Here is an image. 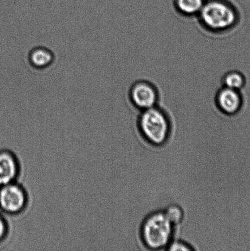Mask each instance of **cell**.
Segmentation results:
<instances>
[{"label": "cell", "mask_w": 250, "mask_h": 251, "mask_svg": "<svg viewBox=\"0 0 250 251\" xmlns=\"http://www.w3.org/2000/svg\"><path fill=\"white\" fill-rule=\"evenodd\" d=\"M215 112L224 121L231 123L238 119L244 109L245 99L242 90L220 87L214 95Z\"/></svg>", "instance_id": "5b68a950"}, {"label": "cell", "mask_w": 250, "mask_h": 251, "mask_svg": "<svg viewBox=\"0 0 250 251\" xmlns=\"http://www.w3.org/2000/svg\"><path fill=\"white\" fill-rule=\"evenodd\" d=\"M128 101L136 114L162 104V94L159 86L153 81L138 79L130 86Z\"/></svg>", "instance_id": "277c9868"}, {"label": "cell", "mask_w": 250, "mask_h": 251, "mask_svg": "<svg viewBox=\"0 0 250 251\" xmlns=\"http://www.w3.org/2000/svg\"><path fill=\"white\" fill-rule=\"evenodd\" d=\"M55 56L50 49L38 46L31 49L28 55L29 64L38 70H44L52 65Z\"/></svg>", "instance_id": "9c48e42d"}, {"label": "cell", "mask_w": 250, "mask_h": 251, "mask_svg": "<svg viewBox=\"0 0 250 251\" xmlns=\"http://www.w3.org/2000/svg\"><path fill=\"white\" fill-rule=\"evenodd\" d=\"M241 12L231 0H206L197 17L200 28L210 36L227 35L241 24Z\"/></svg>", "instance_id": "6da1fadb"}, {"label": "cell", "mask_w": 250, "mask_h": 251, "mask_svg": "<svg viewBox=\"0 0 250 251\" xmlns=\"http://www.w3.org/2000/svg\"><path fill=\"white\" fill-rule=\"evenodd\" d=\"M28 203V196L23 188L16 182L1 186L0 207L5 212L17 215L22 212Z\"/></svg>", "instance_id": "8992f818"}, {"label": "cell", "mask_w": 250, "mask_h": 251, "mask_svg": "<svg viewBox=\"0 0 250 251\" xmlns=\"http://www.w3.org/2000/svg\"><path fill=\"white\" fill-rule=\"evenodd\" d=\"M220 82L222 87L242 90L246 87L247 79L242 71L232 70L227 71L223 75Z\"/></svg>", "instance_id": "30bf717a"}, {"label": "cell", "mask_w": 250, "mask_h": 251, "mask_svg": "<svg viewBox=\"0 0 250 251\" xmlns=\"http://www.w3.org/2000/svg\"><path fill=\"white\" fill-rule=\"evenodd\" d=\"M168 220L176 227H178L184 220V211L177 204H171L164 210Z\"/></svg>", "instance_id": "8fae6325"}, {"label": "cell", "mask_w": 250, "mask_h": 251, "mask_svg": "<svg viewBox=\"0 0 250 251\" xmlns=\"http://www.w3.org/2000/svg\"><path fill=\"white\" fill-rule=\"evenodd\" d=\"M206 0H173L174 11L179 16L187 19H196Z\"/></svg>", "instance_id": "ba28073f"}, {"label": "cell", "mask_w": 250, "mask_h": 251, "mask_svg": "<svg viewBox=\"0 0 250 251\" xmlns=\"http://www.w3.org/2000/svg\"><path fill=\"white\" fill-rule=\"evenodd\" d=\"M175 226L168 220L164 210L149 214L141 227V237L147 251H165L174 239Z\"/></svg>", "instance_id": "3957f363"}, {"label": "cell", "mask_w": 250, "mask_h": 251, "mask_svg": "<svg viewBox=\"0 0 250 251\" xmlns=\"http://www.w3.org/2000/svg\"><path fill=\"white\" fill-rule=\"evenodd\" d=\"M165 251H194L188 243L182 240L173 239Z\"/></svg>", "instance_id": "7c38bea8"}, {"label": "cell", "mask_w": 250, "mask_h": 251, "mask_svg": "<svg viewBox=\"0 0 250 251\" xmlns=\"http://www.w3.org/2000/svg\"><path fill=\"white\" fill-rule=\"evenodd\" d=\"M7 232V227L4 219L0 216V241L6 237Z\"/></svg>", "instance_id": "4fadbf2b"}, {"label": "cell", "mask_w": 250, "mask_h": 251, "mask_svg": "<svg viewBox=\"0 0 250 251\" xmlns=\"http://www.w3.org/2000/svg\"><path fill=\"white\" fill-rule=\"evenodd\" d=\"M18 161L11 152H0V186L16 181L19 174Z\"/></svg>", "instance_id": "52a82bcc"}, {"label": "cell", "mask_w": 250, "mask_h": 251, "mask_svg": "<svg viewBox=\"0 0 250 251\" xmlns=\"http://www.w3.org/2000/svg\"><path fill=\"white\" fill-rule=\"evenodd\" d=\"M136 124L142 137L149 144L160 147L170 136L173 115L169 108L161 104L139 112Z\"/></svg>", "instance_id": "7a4b0ae2"}]
</instances>
